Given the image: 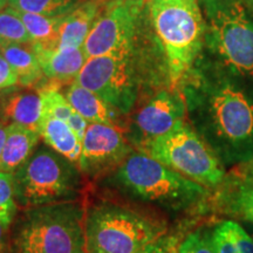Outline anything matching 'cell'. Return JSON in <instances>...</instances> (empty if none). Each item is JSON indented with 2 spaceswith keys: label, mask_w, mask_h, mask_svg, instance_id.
<instances>
[{
  "label": "cell",
  "mask_w": 253,
  "mask_h": 253,
  "mask_svg": "<svg viewBox=\"0 0 253 253\" xmlns=\"http://www.w3.org/2000/svg\"><path fill=\"white\" fill-rule=\"evenodd\" d=\"M203 141L223 164H242L253 156V84L220 66L190 101Z\"/></svg>",
  "instance_id": "6da1fadb"
},
{
  "label": "cell",
  "mask_w": 253,
  "mask_h": 253,
  "mask_svg": "<svg viewBox=\"0 0 253 253\" xmlns=\"http://www.w3.org/2000/svg\"><path fill=\"white\" fill-rule=\"evenodd\" d=\"M205 39L219 65L253 84V20L243 0H198Z\"/></svg>",
  "instance_id": "7a4b0ae2"
},
{
  "label": "cell",
  "mask_w": 253,
  "mask_h": 253,
  "mask_svg": "<svg viewBox=\"0 0 253 253\" xmlns=\"http://www.w3.org/2000/svg\"><path fill=\"white\" fill-rule=\"evenodd\" d=\"M86 211L77 201L27 209L15 237L19 253H87Z\"/></svg>",
  "instance_id": "3957f363"
},
{
  "label": "cell",
  "mask_w": 253,
  "mask_h": 253,
  "mask_svg": "<svg viewBox=\"0 0 253 253\" xmlns=\"http://www.w3.org/2000/svg\"><path fill=\"white\" fill-rule=\"evenodd\" d=\"M113 178L120 189L132 197L175 211L192 207L207 196L205 186L144 153L131 154Z\"/></svg>",
  "instance_id": "277c9868"
},
{
  "label": "cell",
  "mask_w": 253,
  "mask_h": 253,
  "mask_svg": "<svg viewBox=\"0 0 253 253\" xmlns=\"http://www.w3.org/2000/svg\"><path fill=\"white\" fill-rule=\"evenodd\" d=\"M154 28L166 52L170 80L177 84L191 69L203 47L205 23L198 0L151 4Z\"/></svg>",
  "instance_id": "5b68a950"
},
{
  "label": "cell",
  "mask_w": 253,
  "mask_h": 253,
  "mask_svg": "<svg viewBox=\"0 0 253 253\" xmlns=\"http://www.w3.org/2000/svg\"><path fill=\"white\" fill-rule=\"evenodd\" d=\"M164 233L160 221L109 202L95 205L86 216L87 253H135Z\"/></svg>",
  "instance_id": "8992f818"
},
{
  "label": "cell",
  "mask_w": 253,
  "mask_h": 253,
  "mask_svg": "<svg viewBox=\"0 0 253 253\" xmlns=\"http://www.w3.org/2000/svg\"><path fill=\"white\" fill-rule=\"evenodd\" d=\"M13 184L15 201L31 209L75 201L82 179L74 163L41 148L13 173Z\"/></svg>",
  "instance_id": "52a82bcc"
},
{
  "label": "cell",
  "mask_w": 253,
  "mask_h": 253,
  "mask_svg": "<svg viewBox=\"0 0 253 253\" xmlns=\"http://www.w3.org/2000/svg\"><path fill=\"white\" fill-rule=\"evenodd\" d=\"M144 154L203 186H217L225 179L224 164L203 138L188 125L142 147Z\"/></svg>",
  "instance_id": "ba28073f"
},
{
  "label": "cell",
  "mask_w": 253,
  "mask_h": 253,
  "mask_svg": "<svg viewBox=\"0 0 253 253\" xmlns=\"http://www.w3.org/2000/svg\"><path fill=\"white\" fill-rule=\"evenodd\" d=\"M131 48L89 58L75 82L100 96L112 108L128 113L134 106L136 94L130 75Z\"/></svg>",
  "instance_id": "9c48e42d"
},
{
  "label": "cell",
  "mask_w": 253,
  "mask_h": 253,
  "mask_svg": "<svg viewBox=\"0 0 253 253\" xmlns=\"http://www.w3.org/2000/svg\"><path fill=\"white\" fill-rule=\"evenodd\" d=\"M136 6L137 2L134 1L114 0L102 17L95 21L82 46L88 59L131 48Z\"/></svg>",
  "instance_id": "30bf717a"
},
{
  "label": "cell",
  "mask_w": 253,
  "mask_h": 253,
  "mask_svg": "<svg viewBox=\"0 0 253 253\" xmlns=\"http://www.w3.org/2000/svg\"><path fill=\"white\" fill-rule=\"evenodd\" d=\"M130 148L119 126L89 123L82 140L79 169L89 176H99L119 168L130 156Z\"/></svg>",
  "instance_id": "8fae6325"
},
{
  "label": "cell",
  "mask_w": 253,
  "mask_h": 253,
  "mask_svg": "<svg viewBox=\"0 0 253 253\" xmlns=\"http://www.w3.org/2000/svg\"><path fill=\"white\" fill-rule=\"evenodd\" d=\"M185 103L179 95L160 91L135 116V128L141 147L184 125Z\"/></svg>",
  "instance_id": "7c38bea8"
},
{
  "label": "cell",
  "mask_w": 253,
  "mask_h": 253,
  "mask_svg": "<svg viewBox=\"0 0 253 253\" xmlns=\"http://www.w3.org/2000/svg\"><path fill=\"white\" fill-rule=\"evenodd\" d=\"M33 48L42 73L50 79L66 80L77 78L88 60L84 47L43 48L33 45Z\"/></svg>",
  "instance_id": "4fadbf2b"
},
{
  "label": "cell",
  "mask_w": 253,
  "mask_h": 253,
  "mask_svg": "<svg viewBox=\"0 0 253 253\" xmlns=\"http://www.w3.org/2000/svg\"><path fill=\"white\" fill-rule=\"evenodd\" d=\"M40 138L39 132L17 123L7 126V136L0 160V171L14 173L26 162Z\"/></svg>",
  "instance_id": "5bb4252c"
},
{
  "label": "cell",
  "mask_w": 253,
  "mask_h": 253,
  "mask_svg": "<svg viewBox=\"0 0 253 253\" xmlns=\"http://www.w3.org/2000/svg\"><path fill=\"white\" fill-rule=\"evenodd\" d=\"M99 11V2L89 0L79 6L69 14H66L60 26L56 48H67V47L77 48L84 46L91 27L95 24L94 20L97 17Z\"/></svg>",
  "instance_id": "9a60e30c"
},
{
  "label": "cell",
  "mask_w": 253,
  "mask_h": 253,
  "mask_svg": "<svg viewBox=\"0 0 253 253\" xmlns=\"http://www.w3.org/2000/svg\"><path fill=\"white\" fill-rule=\"evenodd\" d=\"M66 99L75 112L80 114L89 123H102L107 126H119L115 121V109L78 82H74L66 91Z\"/></svg>",
  "instance_id": "2e32d148"
},
{
  "label": "cell",
  "mask_w": 253,
  "mask_h": 253,
  "mask_svg": "<svg viewBox=\"0 0 253 253\" xmlns=\"http://www.w3.org/2000/svg\"><path fill=\"white\" fill-rule=\"evenodd\" d=\"M39 134L53 150L71 162L78 163L82 151V141L72 130L67 122L54 118L42 119Z\"/></svg>",
  "instance_id": "e0dca14e"
},
{
  "label": "cell",
  "mask_w": 253,
  "mask_h": 253,
  "mask_svg": "<svg viewBox=\"0 0 253 253\" xmlns=\"http://www.w3.org/2000/svg\"><path fill=\"white\" fill-rule=\"evenodd\" d=\"M4 115L12 123H17L39 132L42 118V95L36 93H20L9 97L4 106Z\"/></svg>",
  "instance_id": "ac0fdd59"
},
{
  "label": "cell",
  "mask_w": 253,
  "mask_h": 253,
  "mask_svg": "<svg viewBox=\"0 0 253 253\" xmlns=\"http://www.w3.org/2000/svg\"><path fill=\"white\" fill-rule=\"evenodd\" d=\"M6 11L20 18L28 34L31 36L33 45L43 47V48H56L58 47L60 26H61L65 15L47 17V15L18 11L9 6L6 8Z\"/></svg>",
  "instance_id": "d6986e66"
},
{
  "label": "cell",
  "mask_w": 253,
  "mask_h": 253,
  "mask_svg": "<svg viewBox=\"0 0 253 253\" xmlns=\"http://www.w3.org/2000/svg\"><path fill=\"white\" fill-rule=\"evenodd\" d=\"M26 43H12L0 47V53L7 60L14 72L17 73L19 82L25 86L34 84L43 74L40 63L34 52L33 45Z\"/></svg>",
  "instance_id": "ffe728a7"
},
{
  "label": "cell",
  "mask_w": 253,
  "mask_h": 253,
  "mask_svg": "<svg viewBox=\"0 0 253 253\" xmlns=\"http://www.w3.org/2000/svg\"><path fill=\"white\" fill-rule=\"evenodd\" d=\"M211 236L217 253H253V237L236 221H221Z\"/></svg>",
  "instance_id": "44dd1931"
},
{
  "label": "cell",
  "mask_w": 253,
  "mask_h": 253,
  "mask_svg": "<svg viewBox=\"0 0 253 253\" xmlns=\"http://www.w3.org/2000/svg\"><path fill=\"white\" fill-rule=\"evenodd\" d=\"M227 188V208L253 223V175L236 172Z\"/></svg>",
  "instance_id": "7402d4cb"
},
{
  "label": "cell",
  "mask_w": 253,
  "mask_h": 253,
  "mask_svg": "<svg viewBox=\"0 0 253 253\" xmlns=\"http://www.w3.org/2000/svg\"><path fill=\"white\" fill-rule=\"evenodd\" d=\"M78 0H8L9 7L47 17H62Z\"/></svg>",
  "instance_id": "603a6c76"
},
{
  "label": "cell",
  "mask_w": 253,
  "mask_h": 253,
  "mask_svg": "<svg viewBox=\"0 0 253 253\" xmlns=\"http://www.w3.org/2000/svg\"><path fill=\"white\" fill-rule=\"evenodd\" d=\"M12 43H32V39L20 18L5 9L0 12V47Z\"/></svg>",
  "instance_id": "cb8c5ba5"
},
{
  "label": "cell",
  "mask_w": 253,
  "mask_h": 253,
  "mask_svg": "<svg viewBox=\"0 0 253 253\" xmlns=\"http://www.w3.org/2000/svg\"><path fill=\"white\" fill-rule=\"evenodd\" d=\"M42 95V118H54L67 122L74 114V108L55 87L46 88L41 91Z\"/></svg>",
  "instance_id": "d4e9b609"
},
{
  "label": "cell",
  "mask_w": 253,
  "mask_h": 253,
  "mask_svg": "<svg viewBox=\"0 0 253 253\" xmlns=\"http://www.w3.org/2000/svg\"><path fill=\"white\" fill-rule=\"evenodd\" d=\"M17 212L13 173L0 171V217L12 218Z\"/></svg>",
  "instance_id": "484cf974"
},
{
  "label": "cell",
  "mask_w": 253,
  "mask_h": 253,
  "mask_svg": "<svg viewBox=\"0 0 253 253\" xmlns=\"http://www.w3.org/2000/svg\"><path fill=\"white\" fill-rule=\"evenodd\" d=\"M178 253H217L211 232L198 230L190 233L178 245Z\"/></svg>",
  "instance_id": "4316f807"
},
{
  "label": "cell",
  "mask_w": 253,
  "mask_h": 253,
  "mask_svg": "<svg viewBox=\"0 0 253 253\" xmlns=\"http://www.w3.org/2000/svg\"><path fill=\"white\" fill-rule=\"evenodd\" d=\"M135 253H178V239L164 235Z\"/></svg>",
  "instance_id": "83f0119b"
},
{
  "label": "cell",
  "mask_w": 253,
  "mask_h": 253,
  "mask_svg": "<svg viewBox=\"0 0 253 253\" xmlns=\"http://www.w3.org/2000/svg\"><path fill=\"white\" fill-rule=\"evenodd\" d=\"M19 82V78L12 66L9 65L4 55L0 53V89L12 87Z\"/></svg>",
  "instance_id": "f1b7e54d"
},
{
  "label": "cell",
  "mask_w": 253,
  "mask_h": 253,
  "mask_svg": "<svg viewBox=\"0 0 253 253\" xmlns=\"http://www.w3.org/2000/svg\"><path fill=\"white\" fill-rule=\"evenodd\" d=\"M68 126H71L72 130L77 134V136L80 140L82 141L84 140V136L86 134V130H87V126L89 125V122L87 121L86 119H84L80 114L74 112V114L69 118V120L67 121Z\"/></svg>",
  "instance_id": "f546056e"
},
{
  "label": "cell",
  "mask_w": 253,
  "mask_h": 253,
  "mask_svg": "<svg viewBox=\"0 0 253 253\" xmlns=\"http://www.w3.org/2000/svg\"><path fill=\"white\" fill-rule=\"evenodd\" d=\"M13 219L0 217V253H7L9 240V227Z\"/></svg>",
  "instance_id": "4dcf8cb0"
},
{
  "label": "cell",
  "mask_w": 253,
  "mask_h": 253,
  "mask_svg": "<svg viewBox=\"0 0 253 253\" xmlns=\"http://www.w3.org/2000/svg\"><path fill=\"white\" fill-rule=\"evenodd\" d=\"M236 172L244 173V175H253V156L246 162L238 164Z\"/></svg>",
  "instance_id": "1f68e13d"
},
{
  "label": "cell",
  "mask_w": 253,
  "mask_h": 253,
  "mask_svg": "<svg viewBox=\"0 0 253 253\" xmlns=\"http://www.w3.org/2000/svg\"><path fill=\"white\" fill-rule=\"evenodd\" d=\"M6 136H7V126L0 123V160H1L2 150H4Z\"/></svg>",
  "instance_id": "d6a6232c"
},
{
  "label": "cell",
  "mask_w": 253,
  "mask_h": 253,
  "mask_svg": "<svg viewBox=\"0 0 253 253\" xmlns=\"http://www.w3.org/2000/svg\"><path fill=\"white\" fill-rule=\"evenodd\" d=\"M243 2H244L250 11L253 12V0H243Z\"/></svg>",
  "instance_id": "836d02e7"
},
{
  "label": "cell",
  "mask_w": 253,
  "mask_h": 253,
  "mask_svg": "<svg viewBox=\"0 0 253 253\" xmlns=\"http://www.w3.org/2000/svg\"><path fill=\"white\" fill-rule=\"evenodd\" d=\"M7 4H8V0H0V9L5 8Z\"/></svg>",
  "instance_id": "e575fe53"
},
{
  "label": "cell",
  "mask_w": 253,
  "mask_h": 253,
  "mask_svg": "<svg viewBox=\"0 0 253 253\" xmlns=\"http://www.w3.org/2000/svg\"><path fill=\"white\" fill-rule=\"evenodd\" d=\"M118 1H134V2H137L138 0H118Z\"/></svg>",
  "instance_id": "d590c367"
},
{
  "label": "cell",
  "mask_w": 253,
  "mask_h": 253,
  "mask_svg": "<svg viewBox=\"0 0 253 253\" xmlns=\"http://www.w3.org/2000/svg\"><path fill=\"white\" fill-rule=\"evenodd\" d=\"M153 2H162V1H168V0H151Z\"/></svg>",
  "instance_id": "8d00e7d4"
}]
</instances>
